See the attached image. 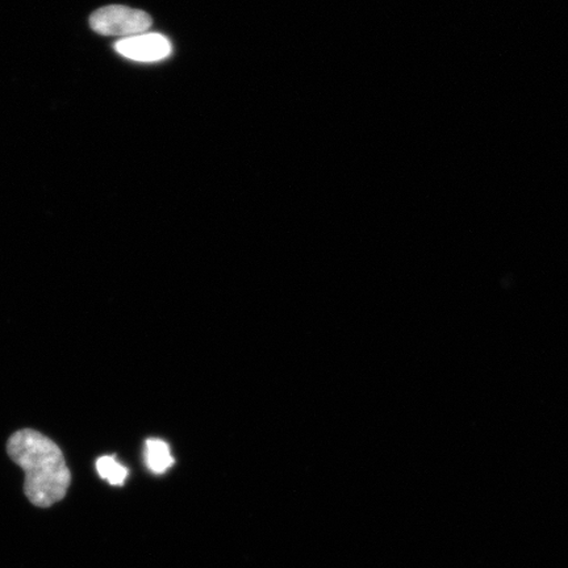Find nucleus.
I'll return each instance as SVG.
<instances>
[{"label": "nucleus", "mask_w": 568, "mask_h": 568, "mask_svg": "<svg viewBox=\"0 0 568 568\" xmlns=\"http://www.w3.org/2000/svg\"><path fill=\"white\" fill-rule=\"evenodd\" d=\"M90 26L99 34L131 38L149 30L152 18L125 6H106L92 13Z\"/></svg>", "instance_id": "nucleus-2"}, {"label": "nucleus", "mask_w": 568, "mask_h": 568, "mask_svg": "<svg viewBox=\"0 0 568 568\" xmlns=\"http://www.w3.org/2000/svg\"><path fill=\"white\" fill-rule=\"evenodd\" d=\"M7 453L26 473L24 493L33 506L52 507L63 500L71 474L59 445L40 432L23 429L13 433Z\"/></svg>", "instance_id": "nucleus-1"}, {"label": "nucleus", "mask_w": 568, "mask_h": 568, "mask_svg": "<svg viewBox=\"0 0 568 568\" xmlns=\"http://www.w3.org/2000/svg\"><path fill=\"white\" fill-rule=\"evenodd\" d=\"M145 460L149 470L154 474L166 473L174 465V458L169 445L159 438L148 439L145 444Z\"/></svg>", "instance_id": "nucleus-4"}, {"label": "nucleus", "mask_w": 568, "mask_h": 568, "mask_svg": "<svg viewBox=\"0 0 568 568\" xmlns=\"http://www.w3.org/2000/svg\"><path fill=\"white\" fill-rule=\"evenodd\" d=\"M119 54L139 62H158L168 59L172 44L165 36L159 33H140L116 42Z\"/></svg>", "instance_id": "nucleus-3"}, {"label": "nucleus", "mask_w": 568, "mask_h": 568, "mask_svg": "<svg viewBox=\"0 0 568 568\" xmlns=\"http://www.w3.org/2000/svg\"><path fill=\"white\" fill-rule=\"evenodd\" d=\"M97 471L99 477L110 483L112 486H123L128 478V468L112 456H104L97 460Z\"/></svg>", "instance_id": "nucleus-5"}]
</instances>
